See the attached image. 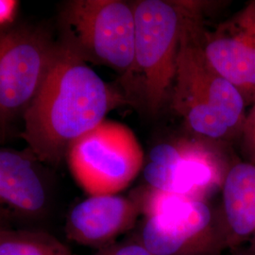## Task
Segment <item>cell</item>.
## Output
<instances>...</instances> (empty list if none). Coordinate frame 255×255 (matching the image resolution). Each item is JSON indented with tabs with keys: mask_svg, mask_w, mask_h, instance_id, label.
<instances>
[{
	"mask_svg": "<svg viewBox=\"0 0 255 255\" xmlns=\"http://www.w3.org/2000/svg\"><path fill=\"white\" fill-rule=\"evenodd\" d=\"M221 190L227 249L247 244L255 249V164L244 161L230 166Z\"/></svg>",
	"mask_w": 255,
	"mask_h": 255,
	"instance_id": "12",
	"label": "cell"
},
{
	"mask_svg": "<svg viewBox=\"0 0 255 255\" xmlns=\"http://www.w3.org/2000/svg\"><path fill=\"white\" fill-rule=\"evenodd\" d=\"M252 251H253V252H255V250H252Z\"/></svg>",
	"mask_w": 255,
	"mask_h": 255,
	"instance_id": "19",
	"label": "cell"
},
{
	"mask_svg": "<svg viewBox=\"0 0 255 255\" xmlns=\"http://www.w3.org/2000/svg\"><path fill=\"white\" fill-rule=\"evenodd\" d=\"M6 132H7V128H5L2 125H0V144L3 143V141L5 139Z\"/></svg>",
	"mask_w": 255,
	"mask_h": 255,
	"instance_id": "17",
	"label": "cell"
},
{
	"mask_svg": "<svg viewBox=\"0 0 255 255\" xmlns=\"http://www.w3.org/2000/svg\"><path fill=\"white\" fill-rule=\"evenodd\" d=\"M229 168L204 143L182 140L153 147L143 173L150 188L204 201L222 187Z\"/></svg>",
	"mask_w": 255,
	"mask_h": 255,
	"instance_id": "8",
	"label": "cell"
},
{
	"mask_svg": "<svg viewBox=\"0 0 255 255\" xmlns=\"http://www.w3.org/2000/svg\"><path fill=\"white\" fill-rule=\"evenodd\" d=\"M140 214L135 199L119 195L89 196L69 212L64 233L70 241L100 250L133 228Z\"/></svg>",
	"mask_w": 255,
	"mask_h": 255,
	"instance_id": "11",
	"label": "cell"
},
{
	"mask_svg": "<svg viewBox=\"0 0 255 255\" xmlns=\"http://www.w3.org/2000/svg\"><path fill=\"white\" fill-rule=\"evenodd\" d=\"M240 147L245 161L255 164V100L247 113L240 133Z\"/></svg>",
	"mask_w": 255,
	"mask_h": 255,
	"instance_id": "14",
	"label": "cell"
},
{
	"mask_svg": "<svg viewBox=\"0 0 255 255\" xmlns=\"http://www.w3.org/2000/svg\"><path fill=\"white\" fill-rule=\"evenodd\" d=\"M94 255H154L146 247L138 240H127L123 242H115L109 246L98 250Z\"/></svg>",
	"mask_w": 255,
	"mask_h": 255,
	"instance_id": "15",
	"label": "cell"
},
{
	"mask_svg": "<svg viewBox=\"0 0 255 255\" xmlns=\"http://www.w3.org/2000/svg\"><path fill=\"white\" fill-rule=\"evenodd\" d=\"M58 50L46 27L10 25L0 28V125L24 113L41 90Z\"/></svg>",
	"mask_w": 255,
	"mask_h": 255,
	"instance_id": "7",
	"label": "cell"
},
{
	"mask_svg": "<svg viewBox=\"0 0 255 255\" xmlns=\"http://www.w3.org/2000/svg\"><path fill=\"white\" fill-rule=\"evenodd\" d=\"M44 164L27 147L0 146V221H34L46 216L51 201Z\"/></svg>",
	"mask_w": 255,
	"mask_h": 255,
	"instance_id": "10",
	"label": "cell"
},
{
	"mask_svg": "<svg viewBox=\"0 0 255 255\" xmlns=\"http://www.w3.org/2000/svg\"><path fill=\"white\" fill-rule=\"evenodd\" d=\"M140 241L154 255H217L227 249L220 218L205 201L155 192Z\"/></svg>",
	"mask_w": 255,
	"mask_h": 255,
	"instance_id": "6",
	"label": "cell"
},
{
	"mask_svg": "<svg viewBox=\"0 0 255 255\" xmlns=\"http://www.w3.org/2000/svg\"><path fill=\"white\" fill-rule=\"evenodd\" d=\"M59 40L87 64L104 65L121 77L134 56L132 4L121 0H71L59 13Z\"/></svg>",
	"mask_w": 255,
	"mask_h": 255,
	"instance_id": "4",
	"label": "cell"
},
{
	"mask_svg": "<svg viewBox=\"0 0 255 255\" xmlns=\"http://www.w3.org/2000/svg\"><path fill=\"white\" fill-rule=\"evenodd\" d=\"M0 255H74L54 236L40 230L12 228L0 221Z\"/></svg>",
	"mask_w": 255,
	"mask_h": 255,
	"instance_id": "13",
	"label": "cell"
},
{
	"mask_svg": "<svg viewBox=\"0 0 255 255\" xmlns=\"http://www.w3.org/2000/svg\"><path fill=\"white\" fill-rule=\"evenodd\" d=\"M249 255H255V252H251V251H249Z\"/></svg>",
	"mask_w": 255,
	"mask_h": 255,
	"instance_id": "18",
	"label": "cell"
},
{
	"mask_svg": "<svg viewBox=\"0 0 255 255\" xmlns=\"http://www.w3.org/2000/svg\"><path fill=\"white\" fill-rule=\"evenodd\" d=\"M18 6L19 2L15 0H0V28L13 24Z\"/></svg>",
	"mask_w": 255,
	"mask_h": 255,
	"instance_id": "16",
	"label": "cell"
},
{
	"mask_svg": "<svg viewBox=\"0 0 255 255\" xmlns=\"http://www.w3.org/2000/svg\"><path fill=\"white\" fill-rule=\"evenodd\" d=\"M203 53L212 67L243 96L255 100V0L213 30H201Z\"/></svg>",
	"mask_w": 255,
	"mask_h": 255,
	"instance_id": "9",
	"label": "cell"
},
{
	"mask_svg": "<svg viewBox=\"0 0 255 255\" xmlns=\"http://www.w3.org/2000/svg\"><path fill=\"white\" fill-rule=\"evenodd\" d=\"M201 12L188 21L182 33L170 92L172 107L200 135L212 139L239 135L246 118V102L203 53Z\"/></svg>",
	"mask_w": 255,
	"mask_h": 255,
	"instance_id": "3",
	"label": "cell"
},
{
	"mask_svg": "<svg viewBox=\"0 0 255 255\" xmlns=\"http://www.w3.org/2000/svg\"><path fill=\"white\" fill-rule=\"evenodd\" d=\"M126 102L86 62L58 39V50L41 90L23 115L21 136L45 164L58 165L68 147Z\"/></svg>",
	"mask_w": 255,
	"mask_h": 255,
	"instance_id": "1",
	"label": "cell"
},
{
	"mask_svg": "<svg viewBox=\"0 0 255 255\" xmlns=\"http://www.w3.org/2000/svg\"><path fill=\"white\" fill-rule=\"evenodd\" d=\"M75 181L89 196L118 195L144 166L143 148L131 128L104 119L68 147Z\"/></svg>",
	"mask_w": 255,
	"mask_h": 255,
	"instance_id": "5",
	"label": "cell"
},
{
	"mask_svg": "<svg viewBox=\"0 0 255 255\" xmlns=\"http://www.w3.org/2000/svg\"><path fill=\"white\" fill-rule=\"evenodd\" d=\"M201 2L140 0L134 12L132 66L121 77L126 102L135 101L150 114L170 95L182 33L188 21L202 11Z\"/></svg>",
	"mask_w": 255,
	"mask_h": 255,
	"instance_id": "2",
	"label": "cell"
}]
</instances>
